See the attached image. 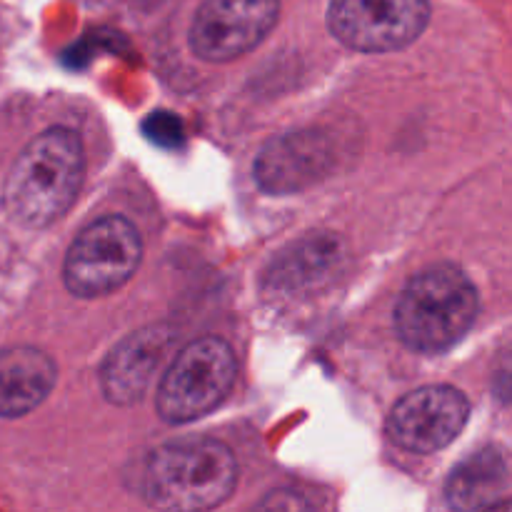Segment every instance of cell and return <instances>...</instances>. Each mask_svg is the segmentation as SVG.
Returning a JSON list of instances; mask_svg holds the SVG:
<instances>
[{
	"mask_svg": "<svg viewBox=\"0 0 512 512\" xmlns=\"http://www.w3.org/2000/svg\"><path fill=\"white\" fill-rule=\"evenodd\" d=\"M338 258L340 250L335 238H310L295 250H290L275 265V270L270 273V280L280 290L315 288L320 280H325L333 273Z\"/></svg>",
	"mask_w": 512,
	"mask_h": 512,
	"instance_id": "cell-13",
	"label": "cell"
},
{
	"mask_svg": "<svg viewBox=\"0 0 512 512\" xmlns=\"http://www.w3.org/2000/svg\"><path fill=\"white\" fill-rule=\"evenodd\" d=\"M333 140L320 130H295L273 138L255 160V180L273 195L300 193L330 175Z\"/></svg>",
	"mask_w": 512,
	"mask_h": 512,
	"instance_id": "cell-9",
	"label": "cell"
},
{
	"mask_svg": "<svg viewBox=\"0 0 512 512\" xmlns=\"http://www.w3.org/2000/svg\"><path fill=\"white\" fill-rule=\"evenodd\" d=\"M238 463L218 440H183L160 448L145 470V493L155 508L210 510L230 498Z\"/></svg>",
	"mask_w": 512,
	"mask_h": 512,
	"instance_id": "cell-3",
	"label": "cell"
},
{
	"mask_svg": "<svg viewBox=\"0 0 512 512\" xmlns=\"http://www.w3.org/2000/svg\"><path fill=\"white\" fill-rule=\"evenodd\" d=\"M55 385V363L38 348L0 350V418L33 413Z\"/></svg>",
	"mask_w": 512,
	"mask_h": 512,
	"instance_id": "cell-11",
	"label": "cell"
},
{
	"mask_svg": "<svg viewBox=\"0 0 512 512\" xmlns=\"http://www.w3.org/2000/svg\"><path fill=\"white\" fill-rule=\"evenodd\" d=\"M143 243L120 215L95 220L78 235L65 258V285L80 298H98L128 283L140 265Z\"/></svg>",
	"mask_w": 512,
	"mask_h": 512,
	"instance_id": "cell-5",
	"label": "cell"
},
{
	"mask_svg": "<svg viewBox=\"0 0 512 512\" xmlns=\"http://www.w3.org/2000/svg\"><path fill=\"white\" fill-rule=\"evenodd\" d=\"M430 20L428 0H333L328 28L335 38L363 53L405 48Z\"/></svg>",
	"mask_w": 512,
	"mask_h": 512,
	"instance_id": "cell-6",
	"label": "cell"
},
{
	"mask_svg": "<svg viewBox=\"0 0 512 512\" xmlns=\"http://www.w3.org/2000/svg\"><path fill=\"white\" fill-rule=\"evenodd\" d=\"M175 335L168 328H148L125 338L103 368L105 398L115 405L138 403L148 393Z\"/></svg>",
	"mask_w": 512,
	"mask_h": 512,
	"instance_id": "cell-10",
	"label": "cell"
},
{
	"mask_svg": "<svg viewBox=\"0 0 512 512\" xmlns=\"http://www.w3.org/2000/svg\"><path fill=\"white\" fill-rule=\"evenodd\" d=\"M448 503L458 510L508 508V463L498 450H483L455 468L448 480Z\"/></svg>",
	"mask_w": 512,
	"mask_h": 512,
	"instance_id": "cell-12",
	"label": "cell"
},
{
	"mask_svg": "<svg viewBox=\"0 0 512 512\" xmlns=\"http://www.w3.org/2000/svg\"><path fill=\"white\" fill-rule=\"evenodd\" d=\"M235 380V355L220 338H200L190 343L158 388V413L173 425L193 423L213 413Z\"/></svg>",
	"mask_w": 512,
	"mask_h": 512,
	"instance_id": "cell-4",
	"label": "cell"
},
{
	"mask_svg": "<svg viewBox=\"0 0 512 512\" xmlns=\"http://www.w3.org/2000/svg\"><path fill=\"white\" fill-rule=\"evenodd\" d=\"M85 155L80 138L68 128L40 133L20 153L5 180V208L30 228L63 218L83 185Z\"/></svg>",
	"mask_w": 512,
	"mask_h": 512,
	"instance_id": "cell-1",
	"label": "cell"
},
{
	"mask_svg": "<svg viewBox=\"0 0 512 512\" xmlns=\"http://www.w3.org/2000/svg\"><path fill=\"white\" fill-rule=\"evenodd\" d=\"M143 133L150 143H155L158 148L165 150H178L185 143V125L183 120L175 113L168 110H158V113H150L143 123Z\"/></svg>",
	"mask_w": 512,
	"mask_h": 512,
	"instance_id": "cell-14",
	"label": "cell"
},
{
	"mask_svg": "<svg viewBox=\"0 0 512 512\" xmlns=\"http://www.w3.org/2000/svg\"><path fill=\"white\" fill-rule=\"evenodd\" d=\"M280 0H205L190 28V48L210 63L253 50L278 23Z\"/></svg>",
	"mask_w": 512,
	"mask_h": 512,
	"instance_id": "cell-7",
	"label": "cell"
},
{
	"mask_svg": "<svg viewBox=\"0 0 512 512\" xmlns=\"http://www.w3.org/2000/svg\"><path fill=\"white\" fill-rule=\"evenodd\" d=\"M470 403L458 388L428 385L398 400L388 415V435L410 453H438L465 428Z\"/></svg>",
	"mask_w": 512,
	"mask_h": 512,
	"instance_id": "cell-8",
	"label": "cell"
},
{
	"mask_svg": "<svg viewBox=\"0 0 512 512\" xmlns=\"http://www.w3.org/2000/svg\"><path fill=\"white\" fill-rule=\"evenodd\" d=\"M478 315V293L455 265H433L415 275L395 308V325L405 345L440 353L458 343Z\"/></svg>",
	"mask_w": 512,
	"mask_h": 512,
	"instance_id": "cell-2",
	"label": "cell"
}]
</instances>
